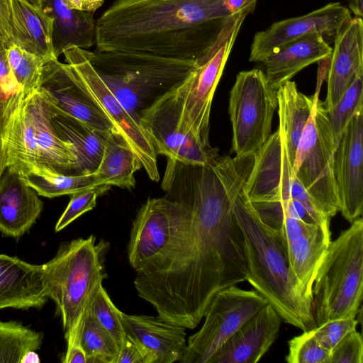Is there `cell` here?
<instances>
[{
    "mask_svg": "<svg viewBox=\"0 0 363 363\" xmlns=\"http://www.w3.org/2000/svg\"><path fill=\"white\" fill-rule=\"evenodd\" d=\"M123 108L138 123L148 106L140 93L129 83L107 74H98Z\"/></svg>",
    "mask_w": 363,
    "mask_h": 363,
    "instance_id": "cell-38",
    "label": "cell"
},
{
    "mask_svg": "<svg viewBox=\"0 0 363 363\" xmlns=\"http://www.w3.org/2000/svg\"><path fill=\"white\" fill-rule=\"evenodd\" d=\"M7 169L23 177L44 166L26 96L13 113L6 139Z\"/></svg>",
    "mask_w": 363,
    "mask_h": 363,
    "instance_id": "cell-27",
    "label": "cell"
},
{
    "mask_svg": "<svg viewBox=\"0 0 363 363\" xmlns=\"http://www.w3.org/2000/svg\"><path fill=\"white\" fill-rule=\"evenodd\" d=\"M43 335L15 320L0 321V363H22L41 347Z\"/></svg>",
    "mask_w": 363,
    "mask_h": 363,
    "instance_id": "cell-32",
    "label": "cell"
},
{
    "mask_svg": "<svg viewBox=\"0 0 363 363\" xmlns=\"http://www.w3.org/2000/svg\"><path fill=\"white\" fill-rule=\"evenodd\" d=\"M332 50L328 41L318 33L291 41L262 62L267 80L277 90L308 65L328 60Z\"/></svg>",
    "mask_w": 363,
    "mask_h": 363,
    "instance_id": "cell-24",
    "label": "cell"
},
{
    "mask_svg": "<svg viewBox=\"0 0 363 363\" xmlns=\"http://www.w3.org/2000/svg\"><path fill=\"white\" fill-rule=\"evenodd\" d=\"M39 362V359H38V355L35 353V351L28 353L25 356V357L23 360V362Z\"/></svg>",
    "mask_w": 363,
    "mask_h": 363,
    "instance_id": "cell-50",
    "label": "cell"
},
{
    "mask_svg": "<svg viewBox=\"0 0 363 363\" xmlns=\"http://www.w3.org/2000/svg\"><path fill=\"white\" fill-rule=\"evenodd\" d=\"M7 57L11 71L23 93L26 96L38 89L44 66L50 60L14 44L7 50Z\"/></svg>",
    "mask_w": 363,
    "mask_h": 363,
    "instance_id": "cell-34",
    "label": "cell"
},
{
    "mask_svg": "<svg viewBox=\"0 0 363 363\" xmlns=\"http://www.w3.org/2000/svg\"><path fill=\"white\" fill-rule=\"evenodd\" d=\"M123 135L114 128L109 132L101 162L94 172L101 185L133 188L135 173L142 167Z\"/></svg>",
    "mask_w": 363,
    "mask_h": 363,
    "instance_id": "cell-30",
    "label": "cell"
},
{
    "mask_svg": "<svg viewBox=\"0 0 363 363\" xmlns=\"http://www.w3.org/2000/svg\"><path fill=\"white\" fill-rule=\"evenodd\" d=\"M276 91L260 69L237 74L228 107L232 150L235 156L257 154L272 135V119L277 108Z\"/></svg>",
    "mask_w": 363,
    "mask_h": 363,
    "instance_id": "cell-8",
    "label": "cell"
},
{
    "mask_svg": "<svg viewBox=\"0 0 363 363\" xmlns=\"http://www.w3.org/2000/svg\"><path fill=\"white\" fill-rule=\"evenodd\" d=\"M174 201L167 197L148 199L133 221L128 245L130 266L138 271L153 259L169 235Z\"/></svg>",
    "mask_w": 363,
    "mask_h": 363,
    "instance_id": "cell-17",
    "label": "cell"
},
{
    "mask_svg": "<svg viewBox=\"0 0 363 363\" xmlns=\"http://www.w3.org/2000/svg\"><path fill=\"white\" fill-rule=\"evenodd\" d=\"M9 1L13 44L48 60L57 59L52 47V18L28 0Z\"/></svg>",
    "mask_w": 363,
    "mask_h": 363,
    "instance_id": "cell-25",
    "label": "cell"
},
{
    "mask_svg": "<svg viewBox=\"0 0 363 363\" xmlns=\"http://www.w3.org/2000/svg\"><path fill=\"white\" fill-rule=\"evenodd\" d=\"M109 245L91 235L62 243L42 264L48 298L60 316L67 347L80 343L79 333L88 308L107 277L105 257Z\"/></svg>",
    "mask_w": 363,
    "mask_h": 363,
    "instance_id": "cell-4",
    "label": "cell"
},
{
    "mask_svg": "<svg viewBox=\"0 0 363 363\" xmlns=\"http://www.w3.org/2000/svg\"><path fill=\"white\" fill-rule=\"evenodd\" d=\"M12 45L9 1L0 0V48L8 50Z\"/></svg>",
    "mask_w": 363,
    "mask_h": 363,
    "instance_id": "cell-45",
    "label": "cell"
},
{
    "mask_svg": "<svg viewBox=\"0 0 363 363\" xmlns=\"http://www.w3.org/2000/svg\"><path fill=\"white\" fill-rule=\"evenodd\" d=\"M64 363H86L85 352L80 343H77L67 347L63 357Z\"/></svg>",
    "mask_w": 363,
    "mask_h": 363,
    "instance_id": "cell-47",
    "label": "cell"
},
{
    "mask_svg": "<svg viewBox=\"0 0 363 363\" xmlns=\"http://www.w3.org/2000/svg\"><path fill=\"white\" fill-rule=\"evenodd\" d=\"M350 18L349 9L340 2H332L307 14L274 22L255 34L249 60L262 62L281 46L311 34H320L326 40L334 39Z\"/></svg>",
    "mask_w": 363,
    "mask_h": 363,
    "instance_id": "cell-14",
    "label": "cell"
},
{
    "mask_svg": "<svg viewBox=\"0 0 363 363\" xmlns=\"http://www.w3.org/2000/svg\"><path fill=\"white\" fill-rule=\"evenodd\" d=\"M243 189L233 210L245 241L247 281L286 323L303 331L313 330V298L293 273L280 233L259 219Z\"/></svg>",
    "mask_w": 363,
    "mask_h": 363,
    "instance_id": "cell-3",
    "label": "cell"
},
{
    "mask_svg": "<svg viewBox=\"0 0 363 363\" xmlns=\"http://www.w3.org/2000/svg\"><path fill=\"white\" fill-rule=\"evenodd\" d=\"M42 163L67 174H78V162L73 145L57 134L51 119L59 109L51 98L38 88L26 96Z\"/></svg>",
    "mask_w": 363,
    "mask_h": 363,
    "instance_id": "cell-20",
    "label": "cell"
},
{
    "mask_svg": "<svg viewBox=\"0 0 363 363\" xmlns=\"http://www.w3.org/2000/svg\"><path fill=\"white\" fill-rule=\"evenodd\" d=\"M89 311L94 320L113 338L121 349L125 337L121 320L122 311L113 304L102 285L94 296Z\"/></svg>",
    "mask_w": 363,
    "mask_h": 363,
    "instance_id": "cell-36",
    "label": "cell"
},
{
    "mask_svg": "<svg viewBox=\"0 0 363 363\" xmlns=\"http://www.w3.org/2000/svg\"><path fill=\"white\" fill-rule=\"evenodd\" d=\"M70 9L93 12L101 7L104 0H62Z\"/></svg>",
    "mask_w": 363,
    "mask_h": 363,
    "instance_id": "cell-46",
    "label": "cell"
},
{
    "mask_svg": "<svg viewBox=\"0 0 363 363\" xmlns=\"http://www.w3.org/2000/svg\"><path fill=\"white\" fill-rule=\"evenodd\" d=\"M279 128L286 141L291 164L293 167L299 140L311 116L313 96H306L299 91L295 82L289 80L276 91Z\"/></svg>",
    "mask_w": 363,
    "mask_h": 363,
    "instance_id": "cell-29",
    "label": "cell"
},
{
    "mask_svg": "<svg viewBox=\"0 0 363 363\" xmlns=\"http://www.w3.org/2000/svg\"><path fill=\"white\" fill-rule=\"evenodd\" d=\"M337 145L327 110L316 92L311 116L296 149L293 172L320 212L329 219L339 211L333 173Z\"/></svg>",
    "mask_w": 363,
    "mask_h": 363,
    "instance_id": "cell-7",
    "label": "cell"
},
{
    "mask_svg": "<svg viewBox=\"0 0 363 363\" xmlns=\"http://www.w3.org/2000/svg\"><path fill=\"white\" fill-rule=\"evenodd\" d=\"M326 74L328 110L342 96L357 75H363V21L352 17L334 38Z\"/></svg>",
    "mask_w": 363,
    "mask_h": 363,
    "instance_id": "cell-18",
    "label": "cell"
},
{
    "mask_svg": "<svg viewBox=\"0 0 363 363\" xmlns=\"http://www.w3.org/2000/svg\"><path fill=\"white\" fill-rule=\"evenodd\" d=\"M23 178L39 196L52 199L101 186L96 174H67L46 166L39 167Z\"/></svg>",
    "mask_w": 363,
    "mask_h": 363,
    "instance_id": "cell-31",
    "label": "cell"
},
{
    "mask_svg": "<svg viewBox=\"0 0 363 363\" xmlns=\"http://www.w3.org/2000/svg\"><path fill=\"white\" fill-rule=\"evenodd\" d=\"M328 363H363L360 333L354 330L346 335L330 351Z\"/></svg>",
    "mask_w": 363,
    "mask_h": 363,
    "instance_id": "cell-41",
    "label": "cell"
},
{
    "mask_svg": "<svg viewBox=\"0 0 363 363\" xmlns=\"http://www.w3.org/2000/svg\"><path fill=\"white\" fill-rule=\"evenodd\" d=\"M125 335L145 351L149 363H173L183 357L186 346L185 328L146 315L121 313Z\"/></svg>",
    "mask_w": 363,
    "mask_h": 363,
    "instance_id": "cell-21",
    "label": "cell"
},
{
    "mask_svg": "<svg viewBox=\"0 0 363 363\" xmlns=\"http://www.w3.org/2000/svg\"><path fill=\"white\" fill-rule=\"evenodd\" d=\"M255 155L206 165L168 161L162 189L174 201L169 235L134 286L164 321L193 329L215 294L247 281L245 241L234 213Z\"/></svg>",
    "mask_w": 363,
    "mask_h": 363,
    "instance_id": "cell-1",
    "label": "cell"
},
{
    "mask_svg": "<svg viewBox=\"0 0 363 363\" xmlns=\"http://www.w3.org/2000/svg\"><path fill=\"white\" fill-rule=\"evenodd\" d=\"M257 0H223L225 8L232 14H234L247 6L257 3Z\"/></svg>",
    "mask_w": 363,
    "mask_h": 363,
    "instance_id": "cell-48",
    "label": "cell"
},
{
    "mask_svg": "<svg viewBox=\"0 0 363 363\" xmlns=\"http://www.w3.org/2000/svg\"><path fill=\"white\" fill-rule=\"evenodd\" d=\"M48 298L42 265L0 254V310L40 308Z\"/></svg>",
    "mask_w": 363,
    "mask_h": 363,
    "instance_id": "cell-22",
    "label": "cell"
},
{
    "mask_svg": "<svg viewBox=\"0 0 363 363\" xmlns=\"http://www.w3.org/2000/svg\"><path fill=\"white\" fill-rule=\"evenodd\" d=\"M256 4L233 14L213 46L197 61L193 73L178 86L182 101L180 126L206 145H211L210 113L216 86L244 20L255 11Z\"/></svg>",
    "mask_w": 363,
    "mask_h": 363,
    "instance_id": "cell-6",
    "label": "cell"
},
{
    "mask_svg": "<svg viewBox=\"0 0 363 363\" xmlns=\"http://www.w3.org/2000/svg\"><path fill=\"white\" fill-rule=\"evenodd\" d=\"M116 363H149V361L142 347L125 335Z\"/></svg>",
    "mask_w": 363,
    "mask_h": 363,
    "instance_id": "cell-44",
    "label": "cell"
},
{
    "mask_svg": "<svg viewBox=\"0 0 363 363\" xmlns=\"http://www.w3.org/2000/svg\"><path fill=\"white\" fill-rule=\"evenodd\" d=\"M268 304L257 291L232 285L217 292L201 328L189 337L181 363H208L218 350L250 318Z\"/></svg>",
    "mask_w": 363,
    "mask_h": 363,
    "instance_id": "cell-10",
    "label": "cell"
},
{
    "mask_svg": "<svg viewBox=\"0 0 363 363\" xmlns=\"http://www.w3.org/2000/svg\"><path fill=\"white\" fill-rule=\"evenodd\" d=\"M243 189L249 201L286 203L297 200L320 223L330 224V219L320 212L296 177L284 136L279 128L255 154L252 170Z\"/></svg>",
    "mask_w": 363,
    "mask_h": 363,
    "instance_id": "cell-11",
    "label": "cell"
},
{
    "mask_svg": "<svg viewBox=\"0 0 363 363\" xmlns=\"http://www.w3.org/2000/svg\"><path fill=\"white\" fill-rule=\"evenodd\" d=\"M23 94L10 67L7 50L0 48V96L12 98Z\"/></svg>",
    "mask_w": 363,
    "mask_h": 363,
    "instance_id": "cell-43",
    "label": "cell"
},
{
    "mask_svg": "<svg viewBox=\"0 0 363 363\" xmlns=\"http://www.w3.org/2000/svg\"><path fill=\"white\" fill-rule=\"evenodd\" d=\"M38 88L48 94L60 111L91 128L106 133L116 128L67 63L58 59L47 62Z\"/></svg>",
    "mask_w": 363,
    "mask_h": 363,
    "instance_id": "cell-16",
    "label": "cell"
},
{
    "mask_svg": "<svg viewBox=\"0 0 363 363\" xmlns=\"http://www.w3.org/2000/svg\"><path fill=\"white\" fill-rule=\"evenodd\" d=\"M51 121L60 137L73 145L78 174L94 173L101 162L109 132L93 128L60 110L52 116Z\"/></svg>",
    "mask_w": 363,
    "mask_h": 363,
    "instance_id": "cell-28",
    "label": "cell"
},
{
    "mask_svg": "<svg viewBox=\"0 0 363 363\" xmlns=\"http://www.w3.org/2000/svg\"><path fill=\"white\" fill-rule=\"evenodd\" d=\"M281 319L267 304L244 323L212 356L208 363H256L279 335Z\"/></svg>",
    "mask_w": 363,
    "mask_h": 363,
    "instance_id": "cell-19",
    "label": "cell"
},
{
    "mask_svg": "<svg viewBox=\"0 0 363 363\" xmlns=\"http://www.w3.org/2000/svg\"><path fill=\"white\" fill-rule=\"evenodd\" d=\"M363 106L354 114L335 154L333 173L339 211L350 223L363 211Z\"/></svg>",
    "mask_w": 363,
    "mask_h": 363,
    "instance_id": "cell-15",
    "label": "cell"
},
{
    "mask_svg": "<svg viewBox=\"0 0 363 363\" xmlns=\"http://www.w3.org/2000/svg\"><path fill=\"white\" fill-rule=\"evenodd\" d=\"M350 11L352 12L354 17L362 18L363 16V0H348Z\"/></svg>",
    "mask_w": 363,
    "mask_h": 363,
    "instance_id": "cell-49",
    "label": "cell"
},
{
    "mask_svg": "<svg viewBox=\"0 0 363 363\" xmlns=\"http://www.w3.org/2000/svg\"><path fill=\"white\" fill-rule=\"evenodd\" d=\"M25 94L12 98L0 96V179L8 167L6 139L10 119Z\"/></svg>",
    "mask_w": 363,
    "mask_h": 363,
    "instance_id": "cell-42",
    "label": "cell"
},
{
    "mask_svg": "<svg viewBox=\"0 0 363 363\" xmlns=\"http://www.w3.org/2000/svg\"><path fill=\"white\" fill-rule=\"evenodd\" d=\"M181 96L177 87L143 110L139 125L156 155L186 164H212L219 157L218 149L204 145L181 128Z\"/></svg>",
    "mask_w": 363,
    "mask_h": 363,
    "instance_id": "cell-12",
    "label": "cell"
},
{
    "mask_svg": "<svg viewBox=\"0 0 363 363\" xmlns=\"http://www.w3.org/2000/svg\"><path fill=\"white\" fill-rule=\"evenodd\" d=\"M233 16L223 0H115L96 21V50L197 62Z\"/></svg>",
    "mask_w": 363,
    "mask_h": 363,
    "instance_id": "cell-2",
    "label": "cell"
},
{
    "mask_svg": "<svg viewBox=\"0 0 363 363\" xmlns=\"http://www.w3.org/2000/svg\"><path fill=\"white\" fill-rule=\"evenodd\" d=\"M363 75H357L340 99L326 109L331 130L337 145L350 120L363 106Z\"/></svg>",
    "mask_w": 363,
    "mask_h": 363,
    "instance_id": "cell-35",
    "label": "cell"
},
{
    "mask_svg": "<svg viewBox=\"0 0 363 363\" xmlns=\"http://www.w3.org/2000/svg\"><path fill=\"white\" fill-rule=\"evenodd\" d=\"M357 323L355 317L340 318L325 321L313 332L320 345L331 351L346 335L356 330Z\"/></svg>",
    "mask_w": 363,
    "mask_h": 363,
    "instance_id": "cell-40",
    "label": "cell"
},
{
    "mask_svg": "<svg viewBox=\"0 0 363 363\" xmlns=\"http://www.w3.org/2000/svg\"><path fill=\"white\" fill-rule=\"evenodd\" d=\"M363 291V220L361 217L331 241L313 285L316 326L327 320L356 317Z\"/></svg>",
    "mask_w": 363,
    "mask_h": 363,
    "instance_id": "cell-5",
    "label": "cell"
},
{
    "mask_svg": "<svg viewBox=\"0 0 363 363\" xmlns=\"http://www.w3.org/2000/svg\"><path fill=\"white\" fill-rule=\"evenodd\" d=\"M36 191L22 176L6 169L0 179V232L18 238L35 223L43 209Z\"/></svg>",
    "mask_w": 363,
    "mask_h": 363,
    "instance_id": "cell-23",
    "label": "cell"
},
{
    "mask_svg": "<svg viewBox=\"0 0 363 363\" xmlns=\"http://www.w3.org/2000/svg\"><path fill=\"white\" fill-rule=\"evenodd\" d=\"M98 74L116 76L131 84L148 107L157 99L183 84L197 62L156 57L147 54L95 50L87 52Z\"/></svg>",
    "mask_w": 363,
    "mask_h": 363,
    "instance_id": "cell-9",
    "label": "cell"
},
{
    "mask_svg": "<svg viewBox=\"0 0 363 363\" xmlns=\"http://www.w3.org/2000/svg\"><path fill=\"white\" fill-rule=\"evenodd\" d=\"M29 2L33 4V5L43 8V6L45 1V0H28Z\"/></svg>",
    "mask_w": 363,
    "mask_h": 363,
    "instance_id": "cell-51",
    "label": "cell"
},
{
    "mask_svg": "<svg viewBox=\"0 0 363 363\" xmlns=\"http://www.w3.org/2000/svg\"><path fill=\"white\" fill-rule=\"evenodd\" d=\"M285 359L289 363H328L330 351L320 345L313 330L303 331L289 342Z\"/></svg>",
    "mask_w": 363,
    "mask_h": 363,
    "instance_id": "cell-37",
    "label": "cell"
},
{
    "mask_svg": "<svg viewBox=\"0 0 363 363\" xmlns=\"http://www.w3.org/2000/svg\"><path fill=\"white\" fill-rule=\"evenodd\" d=\"M43 9L53 19L52 40L56 58L69 48L86 50L96 43L93 12L70 9L62 0H45Z\"/></svg>",
    "mask_w": 363,
    "mask_h": 363,
    "instance_id": "cell-26",
    "label": "cell"
},
{
    "mask_svg": "<svg viewBox=\"0 0 363 363\" xmlns=\"http://www.w3.org/2000/svg\"><path fill=\"white\" fill-rule=\"evenodd\" d=\"M79 342L86 363H116L120 347L113 338L92 318L89 308L84 316Z\"/></svg>",
    "mask_w": 363,
    "mask_h": 363,
    "instance_id": "cell-33",
    "label": "cell"
},
{
    "mask_svg": "<svg viewBox=\"0 0 363 363\" xmlns=\"http://www.w3.org/2000/svg\"><path fill=\"white\" fill-rule=\"evenodd\" d=\"M63 55L87 91L135 152L150 179L158 182L160 174L153 146L139 123L123 108L94 69L87 50L73 47L65 50Z\"/></svg>",
    "mask_w": 363,
    "mask_h": 363,
    "instance_id": "cell-13",
    "label": "cell"
},
{
    "mask_svg": "<svg viewBox=\"0 0 363 363\" xmlns=\"http://www.w3.org/2000/svg\"><path fill=\"white\" fill-rule=\"evenodd\" d=\"M109 189L110 186L101 185L72 194L67 208L55 225V232L62 230L82 214L92 210L96 206L97 197Z\"/></svg>",
    "mask_w": 363,
    "mask_h": 363,
    "instance_id": "cell-39",
    "label": "cell"
}]
</instances>
